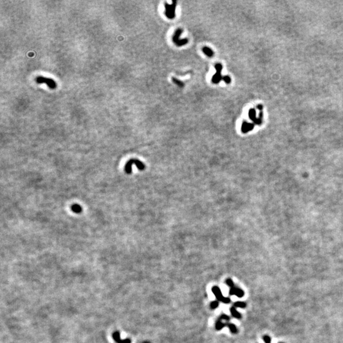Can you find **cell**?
I'll return each instance as SVG.
<instances>
[{
    "mask_svg": "<svg viewBox=\"0 0 343 343\" xmlns=\"http://www.w3.org/2000/svg\"><path fill=\"white\" fill-rule=\"evenodd\" d=\"M133 165H136L137 167L138 168V169L140 170H144L145 169V165L142 162L139 161V160L132 159L129 161L125 165V167H124V170H125V172L127 174H130L132 173V166Z\"/></svg>",
    "mask_w": 343,
    "mask_h": 343,
    "instance_id": "1",
    "label": "cell"
},
{
    "mask_svg": "<svg viewBox=\"0 0 343 343\" xmlns=\"http://www.w3.org/2000/svg\"><path fill=\"white\" fill-rule=\"evenodd\" d=\"M182 33V30L181 29H178L175 30V32L173 36L172 40L174 43L178 47H181L185 45L188 43V39H181L180 40V35Z\"/></svg>",
    "mask_w": 343,
    "mask_h": 343,
    "instance_id": "2",
    "label": "cell"
},
{
    "mask_svg": "<svg viewBox=\"0 0 343 343\" xmlns=\"http://www.w3.org/2000/svg\"><path fill=\"white\" fill-rule=\"evenodd\" d=\"M177 5V2H172V4H165V15L169 19H173L175 15V8Z\"/></svg>",
    "mask_w": 343,
    "mask_h": 343,
    "instance_id": "3",
    "label": "cell"
},
{
    "mask_svg": "<svg viewBox=\"0 0 343 343\" xmlns=\"http://www.w3.org/2000/svg\"><path fill=\"white\" fill-rule=\"evenodd\" d=\"M36 81L37 83H39V84L45 83V84L47 85L51 89H55L57 87V83H55V81L53 80H52L51 78L44 77L43 76H38L36 78Z\"/></svg>",
    "mask_w": 343,
    "mask_h": 343,
    "instance_id": "4",
    "label": "cell"
},
{
    "mask_svg": "<svg viewBox=\"0 0 343 343\" xmlns=\"http://www.w3.org/2000/svg\"><path fill=\"white\" fill-rule=\"evenodd\" d=\"M212 291L213 293V294L215 295L217 299L219 301H221L222 302L225 303V304H228V303H230L231 302L230 298L225 297H224L223 296L220 289L218 287H217V286L213 287L212 289Z\"/></svg>",
    "mask_w": 343,
    "mask_h": 343,
    "instance_id": "5",
    "label": "cell"
},
{
    "mask_svg": "<svg viewBox=\"0 0 343 343\" xmlns=\"http://www.w3.org/2000/svg\"><path fill=\"white\" fill-rule=\"evenodd\" d=\"M216 69V73L212 76V81L214 84H218L223 80V76L221 75V71L223 69V66L221 64H217L215 66Z\"/></svg>",
    "mask_w": 343,
    "mask_h": 343,
    "instance_id": "6",
    "label": "cell"
},
{
    "mask_svg": "<svg viewBox=\"0 0 343 343\" xmlns=\"http://www.w3.org/2000/svg\"><path fill=\"white\" fill-rule=\"evenodd\" d=\"M253 129H254V124H253L250 123H248L246 121H243V123H242V125H241V132L245 134V133H247L249 131L252 130Z\"/></svg>",
    "mask_w": 343,
    "mask_h": 343,
    "instance_id": "7",
    "label": "cell"
},
{
    "mask_svg": "<svg viewBox=\"0 0 343 343\" xmlns=\"http://www.w3.org/2000/svg\"><path fill=\"white\" fill-rule=\"evenodd\" d=\"M230 294L231 296L235 295L238 297H242L244 296L245 294H244V292L241 289H238V288L235 287H233L230 289Z\"/></svg>",
    "mask_w": 343,
    "mask_h": 343,
    "instance_id": "8",
    "label": "cell"
},
{
    "mask_svg": "<svg viewBox=\"0 0 343 343\" xmlns=\"http://www.w3.org/2000/svg\"><path fill=\"white\" fill-rule=\"evenodd\" d=\"M248 115H249V116H250V118H251L253 121H254L256 123H257V124H259V123H260V121L257 120V119L256 118V117H255V115H256V111H255V110H254V109H251L250 111H249Z\"/></svg>",
    "mask_w": 343,
    "mask_h": 343,
    "instance_id": "9",
    "label": "cell"
},
{
    "mask_svg": "<svg viewBox=\"0 0 343 343\" xmlns=\"http://www.w3.org/2000/svg\"><path fill=\"white\" fill-rule=\"evenodd\" d=\"M202 51H203V52L207 56H208V57H212L213 55V54H214V53H213V52L212 51V50L211 48L207 47H203V49H202Z\"/></svg>",
    "mask_w": 343,
    "mask_h": 343,
    "instance_id": "10",
    "label": "cell"
},
{
    "mask_svg": "<svg viewBox=\"0 0 343 343\" xmlns=\"http://www.w3.org/2000/svg\"><path fill=\"white\" fill-rule=\"evenodd\" d=\"M230 311H231V315H232V316H233V317H235V318H238V319H240V318H241V314H240L239 312H238V311H236V309L235 307H232L231 308V309H230Z\"/></svg>",
    "mask_w": 343,
    "mask_h": 343,
    "instance_id": "11",
    "label": "cell"
},
{
    "mask_svg": "<svg viewBox=\"0 0 343 343\" xmlns=\"http://www.w3.org/2000/svg\"><path fill=\"white\" fill-rule=\"evenodd\" d=\"M227 326V324H224L221 322V320H220L219 319H218V320L216 322V324H215V328L217 330H219L221 329H222L223 327Z\"/></svg>",
    "mask_w": 343,
    "mask_h": 343,
    "instance_id": "12",
    "label": "cell"
},
{
    "mask_svg": "<svg viewBox=\"0 0 343 343\" xmlns=\"http://www.w3.org/2000/svg\"><path fill=\"white\" fill-rule=\"evenodd\" d=\"M71 210L73 212L76 213H79L82 212V207H81V206H80L79 205L75 204L71 207Z\"/></svg>",
    "mask_w": 343,
    "mask_h": 343,
    "instance_id": "13",
    "label": "cell"
},
{
    "mask_svg": "<svg viewBox=\"0 0 343 343\" xmlns=\"http://www.w3.org/2000/svg\"><path fill=\"white\" fill-rule=\"evenodd\" d=\"M227 327H228L231 330V332L233 334H236L237 332V329L236 327L232 324H227Z\"/></svg>",
    "mask_w": 343,
    "mask_h": 343,
    "instance_id": "14",
    "label": "cell"
},
{
    "mask_svg": "<svg viewBox=\"0 0 343 343\" xmlns=\"http://www.w3.org/2000/svg\"><path fill=\"white\" fill-rule=\"evenodd\" d=\"M246 303L245 302H236L235 304H234V306L235 307H241V308H244L246 307Z\"/></svg>",
    "mask_w": 343,
    "mask_h": 343,
    "instance_id": "15",
    "label": "cell"
},
{
    "mask_svg": "<svg viewBox=\"0 0 343 343\" xmlns=\"http://www.w3.org/2000/svg\"><path fill=\"white\" fill-rule=\"evenodd\" d=\"M172 81H173V82H174V83H175L176 85H178L179 86H180V87H183L184 85V83H183L182 81H180L177 80V79H175V78H172Z\"/></svg>",
    "mask_w": 343,
    "mask_h": 343,
    "instance_id": "16",
    "label": "cell"
},
{
    "mask_svg": "<svg viewBox=\"0 0 343 343\" xmlns=\"http://www.w3.org/2000/svg\"><path fill=\"white\" fill-rule=\"evenodd\" d=\"M218 306H219V302L217 301H213L211 302L210 304V307L213 309L217 308Z\"/></svg>",
    "mask_w": 343,
    "mask_h": 343,
    "instance_id": "17",
    "label": "cell"
},
{
    "mask_svg": "<svg viewBox=\"0 0 343 343\" xmlns=\"http://www.w3.org/2000/svg\"><path fill=\"white\" fill-rule=\"evenodd\" d=\"M226 284H227L230 288H232V287H235L234 284H233V282L232 281V279H230V278H228V279H226Z\"/></svg>",
    "mask_w": 343,
    "mask_h": 343,
    "instance_id": "18",
    "label": "cell"
},
{
    "mask_svg": "<svg viewBox=\"0 0 343 343\" xmlns=\"http://www.w3.org/2000/svg\"><path fill=\"white\" fill-rule=\"evenodd\" d=\"M223 80L226 83H227V84H230V83H231V78H230L229 76H228V75L224 76L223 78Z\"/></svg>",
    "mask_w": 343,
    "mask_h": 343,
    "instance_id": "19",
    "label": "cell"
},
{
    "mask_svg": "<svg viewBox=\"0 0 343 343\" xmlns=\"http://www.w3.org/2000/svg\"><path fill=\"white\" fill-rule=\"evenodd\" d=\"M263 340L265 342V343H271V337L269 336L266 335L263 336ZM280 343H282V342H280Z\"/></svg>",
    "mask_w": 343,
    "mask_h": 343,
    "instance_id": "20",
    "label": "cell"
},
{
    "mask_svg": "<svg viewBox=\"0 0 343 343\" xmlns=\"http://www.w3.org/2000/svg\"><path fill=\"white\" fill-rule=\"evenodd\" d=\"M220 320H229L230 319V317L226 315H223L221 316V317L219 318Z\"/></svg>",
    "mask_w": 343,
    "mask_h": 343,
    "instance_id": "21",
    "label": "cell"
}]
</instances>
